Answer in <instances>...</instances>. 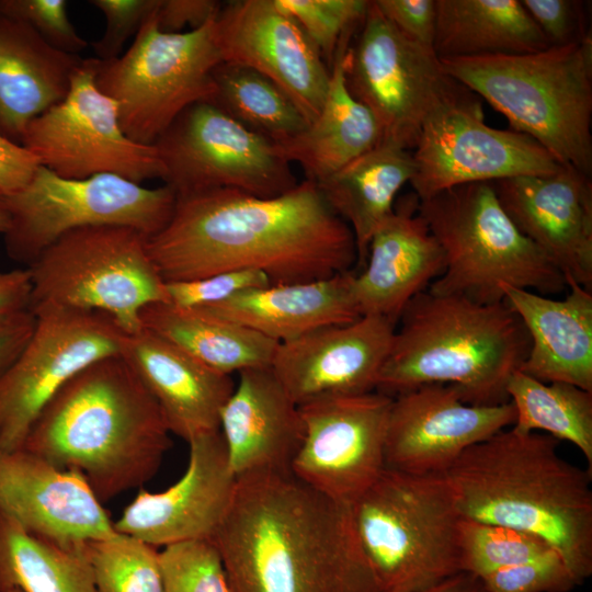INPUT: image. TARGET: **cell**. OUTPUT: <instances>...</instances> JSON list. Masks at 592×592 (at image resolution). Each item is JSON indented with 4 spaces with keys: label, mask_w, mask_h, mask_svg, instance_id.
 Wrapping results in <instances>:
<instances>
[{
    "label": "cell",
    "mask_w": 592,
    "mask_h": 592,
    "mask_svg": "<svg viewBox=\"0 0 592 592\" xmlns=\"http://www.w3.org/2000/svg\"><path fill=\"white\" fill-rule=\"evenodd\" d=\"M9 224H10L9 215L0 197V234L4 235L7 232L9 228Z\"/></svg>",
    "instance_id": "cell-52"
},
{
    "label": "cell",
    "mask_w": 592,
    "mask_h": 592,
    "mask_svg": "<svg viewBox=\"0 0 592 592\" xmlns=\"http://www.w3.org/2000/svg\"><path fill=\"white\" fill-rule=\"evenodd\" d=\"M396 327L379 316L322 327L278 343L270 367L297 406L375 391Z\"/></svg>",
    "instance_id": "cell-23"
},
{
    "label": "cell",
    "mask_w": 592,
    "mask_h": 592,
    "mask_svg": "<svg viewBox=\"0 0 592 592\" xmlns=\"http://www.w3.org/2000/svg\"><path fill=\"white\" fill-rule=\"evenodd\" d=\"M411 153L410 184L420 201L463 184L551 174L561 167L531 137L487 125L467 88L428 115Z\"/></svg>",
    "instance_id": "cell-15"
},
{
    "label": "cell",
    "mask_w": 592,
    "mask_h": 592,
    "mask_svg": "<svg viewBox=\"0 0 592 592\" xmlns=\"http://www.w3.org/2000/svg\"><path fill=\"white\" fill-rule=\"evenodd\" d=\"M351 511L380 592H418L464 572L462 516L440 475L385 468Z\"/></svg>",
    "instance_id": "cell-8"
},
{
    "label": "cell",
    "mask_w": 592,
    "mask_h": 592,
    "mask_svg": "<svg viewBox=\"0 0 592 592\" xmlns=\"http://www.w3.org/2000/svg\"><path fill=\"white\" fill-rule=\"evenodd\" d=\"M96 592L84 544L66 548L31 535L0 510V592Z\"/></svg>",
    "instance_id": "cell-34"
},
{
    "label": "cell",
    "mask_w": 592,
    "mask_h": 592,
    "mask_svg": "<svg viewBox=\"0 0 592 592\" xmlns=\"http://www.w3.org/2000/svg\"><path fill=\"white\" fill-rule=\"evenodd\" d=\"M442 70L560 164L592 174V37L516 55L439 58Z\"/></svg>",
    "instance_id": "cell-6"
},
{
    "label": "cell",
    "mask_w": 592,
    "mask_h": 592,
    "mask_svg": "<svg viewBox=\"0 0 592 592\" xmlns=\"http://www.w3.org/2000/svg\"><path fill=\"white\" fill-rule=\"evenodd\" d=\"M480 580L488 592H569L579 585L556 551L500 569Z\"/></svg>",
    "instance_id": "cell-42"
},
{
    "label": "cell",
    "mask_w": 592,
    "mask_h": 592,
    "mask_svg": "<svg viewBox=\"0 0 592 592\" xmlns=\"http://www.w3.org/2000/svg\"><path fill=\"white\" fill-rule=\"evenodd\" d=\"M153 13L123 55L99 59L95 75L99 90L117 104L123 132L143 145H153L189 106L212 100V71L223 61L216 19L196 30L166 33Z\"/></svg>",
    "instance_id": "cell-10"
},
{
    "label": "cell",
    "mask_w": 592,
    "mask_h": 592,
    "mask_svg": "<svg viewBox=\"0 0 592 592\" xmlns=\"http://www.w3.org/2000/svg\"><path fill=\"white\" fill-rule=\"evenodd\" d=\"M271 285L257 270L227 271L206 277L166 282L168 303L181 308H202L219 304L249 289Z\"/></svg>",
    "instance_id": "cell-43"
},
{
    "label": "cell",
    "mask_w": 592,
    "mask_h": 592,
    "mask_svg": "<svg viewBox=\"0 0 592 592\" xmlns=\"http://www.w3.org/2000/svg\"><path fill=\"white\" fill-rule=\"evenodd\" d=\"M0 510L31 535L66 548L118 534L80 471L23 448L0 449Z\"/></svg>",
    "instance_id": "cell-22"
},
{
    "label": "cell",
    "mask_w": 592,
    "mask_h": 592,
    "mask_svg": "<svg viewBox=\"0 0 592 592\" xmlns=\"http://www.w3.org/2000/svg\"><path fill=\"white\" fill-rule=\"evenodd\" d=\"M32 289L27 267L0 272V326L30 311Z\"/></svg>",
    "instance_id": "cell-49"
},
{
    "label": "cell",
    "mask_w": 592,
    "mask_h": 592,
    "mask_svg": "<svg viewBox=\"0 0 592 592\" xmlns=\"http://www.w3.org/2000/svg\"><path fill=\"white\" fill-rule=\"evenodd\" d=\"M415 194L400 198L373 234L352 292L361 316L397 325L406 305L444 271L443 251L418 212Z\"/></svg>",
    "instance_id": "cell-24"
},
{
    "label": "cell",
    "mask_w": 592,
    "mask_h": 592,
    "mask_svg": "<svg viewBox=\"0 0 592 592\" xmlns=\"http://www.w3.org/2000/svg\"><path fill=\"white\" fill-rule=\"evenodd\" d=\"M549 46H566L591 35L584 2L578 0H520Z\"/></svg>",
    "instance_id": "cell-45"
},
{
    "label": "cell",
    "mask_w": 592,
    "mask_h": 592,
    "mask_svg": "<svg viewBox=\"0 0 592 592\" xmlns=\"http://www.w3.org/2000/svg\"><path fill=\"white\" fill-rule=\"evenodd\" d=\"M0 197L10 219L3 235L7 253L25 267L80 228L122 226L149 238L166 227L177 202L167 185L148 189L109 173L65 179L42 166L25 186Z\"/></svg>",
    "instance_id": "cell-11"
},
{
    "label": "cell",
    "mask_w": 592,
    "mask_h": 592,
    "mask_svg": "<svg viewBox=\"0 0 592 592\" xmlns=\"http://www.w3.org/2000/svg\"><path fill=\"white\" fill-rule=\"evenodd\" d=\"M439 58L535 53L549 47L520 0H435Z\"/></svg>",
    "instance_id": "cell-33"
},
{
    "label": "cell",
    "mask_w": 592,
    "mask_h": 592,
    "mask_svg": "<svg viewBox=\"0 0 592 592\" xmlns=\"http://www.w3.org/2000/svg\"><path fill=\"white\" fill-rule=\"evenodd\" d=\"M350 42L343 43L337 52L318 116L297 135L275 144L286 161L298 163L306 179L316 183L383 140V130L374 114L346 87L344 54Z\"/></svg>",
    "instance_id": "cell-30"
},
{
    "label": "cell",
    "mask_w": 592,
    "mask_h": 592,
    "mask_svg": "<svg viewBox=\"0 0 592 592\" xmlns=\"http://www.w3.org/2000/svg\"><path fill=\"white\" fill-rule=\"evenodd\" d=\"M398 322L376 391L394 398L423 385L446 384L469 405L510 401L508 382L526 358L531 340L504 300L479 304L425 289L406 305Z\"/></svg>",
    "instance_id": "cell-5"
},
{
    "label": "cell",
    "mask_w": 592,
    "mask_h": 592,
    "mask_svg": "<svg viewBox=\"0 0 592 592\" xmlns=\"http://www.w3.org/2000/svg\"><path fill=\"white\" fill-rule=\"evenodd\" d=\"M459 545L464 572L479 579L555 551L536 535L464 517L459 523Z\"/></svg>",
    "instance_id": "cell-38"
},
{
    "label": "cell",
    "mask_w": 592,
    "mask_h": 592,
    "mask_svg": "<svg viewBox=\"0 0 592 592\" xmlns=\"http://www.w3.org/2000/svg\"><path fill=\"white\" fill-rule=\"evenodd\" d=\"M516 226L562 273L592 289V181L561 164L551 174L521 175L491 182Z\"/></svg>",
    "instance_id": "cell-21"
},
{
    "label": "cell",
    "mask_w": 592,
    "mask_h": 592,
    "mask_svg": "<svg viewBox=\"0 0 592 592\" xmlns=\"http://www.w3.org/2000/svg\"><path fill=\"white\" fill-rule=\"evenodd\" d=\"M418 592H488L482 581L468 572H460L429 589Z\"/></svg>",
    "instance_id": "cell-51"
},
{
    "label": "cell",
    "mask_w": 592,
    "mask_h": 592,
    "mask_svg": "<svg viewBox=\"0 0 592 592\" xmlns=\"http://www.w3.org/2000/svg\"><path fill=\"white\" fill-rule=\"evenodd\" d=\"M96 592H163L160 551L130 535L84 543Z\"/></svg>",
    "instance_id": "cell-37"
},
{
    "label": "cell",
    "mask_w": 592,
    "mask_h": 592,
    "mask_svg": "<svg viewBox=\"0 0 592 592\" xmlns=\"http://www.w3.org/2000/svg\"><path fill=\"white\" fill-rule=\"evenodd\" d=\"M184 475L160 492L144 489L124 509L114 527L155 547L189 540H213L235 496L231 471L219 430L189 442Z\"/></svg>",
    "instance_id": "cell-20"
},
{
    "label": "cell",
    "mask_w": 592,
    "mask_h": 592,
    "mask_svg": "<svg viewBox=\"0 0 592 592\" xmlns=\"http://www.w3.org/2000/svg\"><path fill=\"white\" fill-rule=\"evenodd\" d=\"M65 0H0V13L23 21L53 47L79 55L88 47L71 24Z\"/></svg>",
    "instance_id": "cell-41"
},
{
    "label": "cell",
    "mask_w": 592,
    "mask_h": 592,
    "mask_svg": "<svg viewBox=\"0 0 592 592\" xmlns=\"http://www.w3.org/2000/svg\"><path fill=\"white\" fill-rule=\"evenodd\" d=\"M170 434L158 402L118 353L71 377L41 410L21 448L77 469L106 502L156 475Z\"/></svg>",
    "instance_id": "cell-3"
},
{
    "label": "cell",
    "mask_w": 592,
    "mask_h": 592,
    "mask_svg": "<svg viewBox=\"0 0 592 592\" xmlns=\"http://www.w3.org/2000/svg\"><path fill=\"white\" fill-rule=\"evenodd\" d=\"M344 72L350 93L379 123L383 140L410 151L428 115L465 89L442 70L432 48L402 34L375 1L345 49Z\"/></svg>",
    "instance_id": "cell-12"
},
{
    "label": "cell",
    "mask_w": 592,
    "mask_h": 592,
    "mask_svg": "<svg viewBox=\"0 0 592 592\" xmlns=\"http://www.w3.org/2000/svg\"><path fill=\"white\" fill-rule=\"evenodd\" d=\"M548 434L504 429L467 448L440 476L462 517L536 535L577 582L592 573L591 471Z\"/></svg>",
    "instance_id": "cell-4"
},
{
    "label": "cell",
    "mask_w": 592,
    "mask_h": 592,
    "mask_svg": "<svg viewBox=\"0 0 592 592\" xmlns=\"http://www.w3.org/2000/svg\"><path fill=\"white\" fill-rule=\"evenodd\" d=\"M300 25L331 69L340 46L351 41L367 7V0H277Z\"/></svg>",
    "instance_id": "cell-39"
},
{
    "label": "cell",
    "mask_w": 592,
    "mask_h": 592,
    "mask_svg": "<svg viewBox=\"0 0 592 592\" xmlns=\"http://www.w3.org/2000/svg\"><path fill=\"white\" fill-rule=\"evenodd\" d=\"M146 246L164 282L257 270L271 285L301 283L350 272L357 260L349 225L307 179L273 197L234 189L177 196Z\"/></svg>",
    "instance_id": "cell-1"
},
{
    "label": "cell",
    "mask_w": 592,
    "mask_h": 592,
    "mask_svg": "<svg viewBox=\"0 0 592 592\" xmlns=\"http://www.w3.org/2000/svg\"><path fill=\"white\" fill-rule=\"evenodd\" d=\"M81 60L0 13V132L21 145L30 122L66 98Z\"/></svg>",
    "instance_id": "cell-29"
},
{
    "label": "cell",
    "mask_w": 592,
    "mask_h": 592,
    "mask_svg": "<svg viewBox=\"0 0 592 592\" xmlns=\"http://www.w3.org/2000/svg\"><path fill=\"white\" fill-rule=\"evenodd\" d=\"M392 397L379 391L329 396L299 406L304 439L292 474L345 504L372 486L385 465Z\"/></svg>",
    "instance_id": "cell-17"
},
{
    "label": "cell",
    "mask_w": 592,
    "mask_h": 592,
    "mask_svg": "<svg viewBox=\"0 0 592 592\" xmlns=\"http://www.w3.org/2000/svg\"><path fill=\"white\" fill-rule=\"evenodd\" d=\"M141 328L171 342L207 367L225 374L270 367L277 342L244 326L168 301L147 305Z\"/></svg>",
    "instance_id": "cell-32"
},
{
    "label": "cell",
    "mask_w": 592,
    "mask_h": 592,
    "mask_svg": "<svg viewBox=\"0 0 592 592\" xmlns=\"http://www.w3.org/2000/svg\"><path fill=\"white\" fill-rule=\"evenodd\" d=\"M8 592H21L19 589H13L11 591H8Z\"/></svg>",
    "instance_id": "cell-53"
},
{
    "label": "cell",
    "mask_w": 592,
    "mask_h": 592,
    "mask_svg": "<svg viewBox=\"0 0 592 592\" xmlns=\"http://www.w3.org/2000/svg\"><path fill=\"white\" fill-rule=\"evenodd\" d=\"M514 405L466 403L454 385L429 384L392 399L385 465L413 475H441L467 448L513 425Z\"/></svg>",
    "instance_id": "cell-18"
},
{
    "label": "cell",
    "mask_w": 592,
    "mask_h": 592,
    "mask_svg": "<svg viewBox=\"0 0 592 592\" xmlns=\"http://www.w3.org/2000/svg\"><path fill=\"white\" fill-rule=\"evenodd\" d=\"M516 419L513 429L545 431L556 440L572 443L592 467V392L574 385L544 383L515 371L506 385Z\"/></svg>",
    "instance_id": "cell-35"
},
{
    "label": "cell",
    "mask_w": 592,
    "mask_h": 592,
    "mask_svg": "<svg viewBox=\"0 0 592 592\" xmlns=\"http://www.w3.org/2000/svg\"><path fill=\"white\" fill-rule=\"evenodd\" d=\"M354 273L249 289L200 309L252 329L277 343L286 342L312 330L350 323L361 317L352 292Z\"/></svg>",
    "instance_id": "cell-28"
},
{
    "label": "cell",
    "mask_w": 592,
    "mask_h": 592,
    "mask_svg": "<svg viewBox=\"0 0 592 592\" xmlns=\"http://www.w3.org/2000/svg\"><path fill=\"white\" fill-rule=\"evenodd\" d=\"M212 79L215 90L209 103L274 144L292 138L308 125L292 100L250 67L223 60L213 69Z\"/></svg>",
    "instance_id": "cell-36"
},
{
    "label": "cell",
    "mask_w": 592,
    "mask_h": 592,
    "mask_svg": "<svg viewBox=\"0 0 592 592\" xmlns=\"http://www.w3.org/2000/svg\"><path fill=\"white\" fill-rule=\"evenodd\" d=\"M224 61L250 67L274 82L311 123L325 102L330 69L277 0H234L215 20Z\"/></svg>",
    "instance_id": "cell-19"
},
{
    "label": "cell",
    "mask_w": 592,
    "mask_h": 592,
    "mask_svg": "<svg viewBox=\"0 0 592 592\" xmlns=\"http://www.w3.org/2000/svg\"><path fill=\"white\" fill-rule=\"evenodd\" d=\"M35 326V316L26 311L0 326V378L19 355Z\"/></svg>",
    "instance_id": "cell-50"
},
{
    "label": "cell",
    "mask_w": 592,
    "mask_h": 592,
    "mask_svg": "<svg viewBox=\"0 0 592 592\" xmlns=\"http://www.w3.org/2000/svg\"><path fill=\"white\" fill-rule=\"evenodd\" d=\"M99 59L82 58L66 98L26 126L21 145L39 166L72 180L115 174L140 184L163 175L153 145L123 132L114 100L95 84Z\"/></svg>",
    "instance_id": "cell-14"
},
{
    "label": "cell",
    "mask_w": 592,
    "mask_h": 592,
    "mask_svg": "<svg viewBox=\"0 0 592 592\" xmlns=\"http://www.w3.org/2000/svg\"><path fill=\"white\" fill-rule=\"evenodd\" d=\"M163 592H234L213 540H189L160 551Z\"/></svg>",
    "instance_id": "cell-40"
},
{
    "label": "cell",
    "mask_w": 592,
    "mask_h": 592,
    "mask_svg": "<svg viewBox=\"0 0 592 592\" xmlns=\"http://www.w3.org/2000/svg\"><path fill=\"white\" fill-rule=\"evenodd\" d=\"M418 212L445 262L429 292L496 304L504 300L503 285L545 296L568 287L562 273L506 215L491 182L463 184L419 200Z\"/></svg>",
    "instance_id": "cell-7"
},
{
    "label": "cell",
    "mask_w": 592,
    "mask_h": 592,
    "mask_svg": "<svg viewBox=\"0 0 592 592\" xmlns=\"http://www.w3.org/2000/svg\"><path fill=\"white\" fill-rule=\"evenodd\" d=\"M223 7L215 0H158L155 18L166 33H181L185 26L196 30L215 20Z\"/></svg>",
    "instance_id": "cell-47"
},
{
    "label": "cell",
    "mask_w": 592,
    "mask_h": 592,
    "mask_svg": "<svg viewBox=\"0 0 592 592\" xmlns=\"http://www.w3.org/2000/svg\"><path fill=\"white\" fill-rule=\"evenodd\" d=\"M105 16L103 35L91 43L100 60L121 56L125 43L137 34L143 23L155 11L158 0H91Z\"/></svg>",
    "instance_id": "cell-44"
},
{
    "label": "cell",
    "mask_w": 592,
    "mask_h": 592,
    "mask_svg": "<svg viewBox=\"0 0 592 592\" xmlns=\"http://www.w3.org/2000/svg\"><path fill=\"white\" fill-rule=\"evenodd\" d=\"M413 174L411 151L382 140L333 174L315 182L328 205L352 230L360 270L366 263L373 234L392 213L397 193L410 183Z\"/></svg>",
    "instance_id": "cell-31"
},
{
    "label": "cell",
    "mask_w": 592,
    "mask_h": 592,
    "mask_svg": "<svg viewBox=\"0 0 592 592\" xmlns=\"http://www.w3.org/2000/svg\"><path fill=\"white\" fill-rule=\"evenodd\" d=\"M121 354L158 402L171 433L189 442L219 430L221 409L236 385L230 375L144 328L126 337Z\"/></svg>",
    "instance_id": "cell-26"
},
{
    "label": "cell",
    "mask_w": 592,
    "mask_h": 592,
    "mask_svg": "<svg viewBox=\"0 0 592 592\" xmlns=\"http://www.w3.org/2000/svg\"><path fill=\"white\" fill-rule=\"evenodd\" d=\"M147 239L122 226L86 227L61 236L26 266L33 286L30 311H100L126 334L137 333L143 308L168 301Z\"/></svg>",
    "instance_id": "cell-9"
},
{
    "label": "cell",
    "mask_w": 592,
    "mask_h": 592,
    "mask_svg": "<svg viewBox=\"0 0 592 592\" xmlns=\"http://www.w3.org/2000/svg\"><path fill=\"white\" fill-rule=\"evenodd\" d=\"M567 286L562 299L502 286L504 301L531 340L520 371L544 383H567L592 392V293L572 281Z\"/></svg>",
    "instance_id": "cell-27"
},
{
    "label": "cell",
    "mask_w": 592,
    "mask_h": 592,
    "mask_svg": "<svg viewBox=\"0 0 592 592\" xmlns=\"http://www.w3.org/2000/svg\"><path fill=\"white\" fill-rule=\"evenodd\" d=\"M0 378V449L22 447L49 399L78 372L122 352L126 334L106 314L48 308Z\"/></svg>",
    "instance_id": "cell-16"
},
{
    "label": "cell",
    "mask_w": 592,
    "mask_h": 592,
    "mask_svg": "<svg viewBox=\"0 0 592 592\" xmlns=\"http://www.w3.org/2000/svg\"><path fill=\"white\" fill-rule=\"evenodd\" d=\"M219 429L236 478L291 471L304 439L299 406L271 367L238 373V383L221 409Z\"/></svg>",
    "instance_id": "cell-25"
},
{
    "label": "cell",
    "mask_w": 592,
    "mask_h": 592,
    "mask_svg": "<svg viewBox=\"0 0 592 592\" xmlns=\"http://www.w3.org/2000/svg\"><path fill=\"white\" fill-rule=\"evenodd\" d=\"M153 146L163 167L164 185L177 196L234 189L273 197L298 183L274 143L209 102L185 109Z\"/></svg>",
    "instance_id": "cell-13"
},
{
    "label": "cell",
    "mask_w": 592,
    "mask_h": 592,
    "mask_svg": "<svg viewBox=\"0 0 592 592\" xmlns=\"http://www.w3.org/2000/svg\"><path fill=\"white\" fill-rule=\"evenodd\" d=\"M38 166L30 151L0 132V195L12 194L25 186Z\"/></svg>",
    "instance_id": "cell-48"
},
{
    "label": "cell",
    "mask_w": 592,
    "mask_h": 592,
    "mask_svg": "<svg viewBox=\"0 0 592 592\" xmlns=\"http://www.w3.org/2000/svg\"><path fill=\"white\" fill-rule=\"evenodd\" d=\"M213 542L234 592H380L351 505L292 471L237 478Z\"/></svg>",
    "instance_id": "cell-2"
},
{
    "label": "cell",
    "mask_w": 592,
    "mask_h": 592,
    "mask_svg": "<svg viewBox=\"0 0 592 592\" xmlns=\"http://www.w3.org/2000/svg\"><path fill=\"white\" fill-rule=\"evenodd\" d=\"M375 4L402 34L433 49L435 0H375Z\"/></svg>",
    "instance_id": "cell-46"
}]
</instances>
